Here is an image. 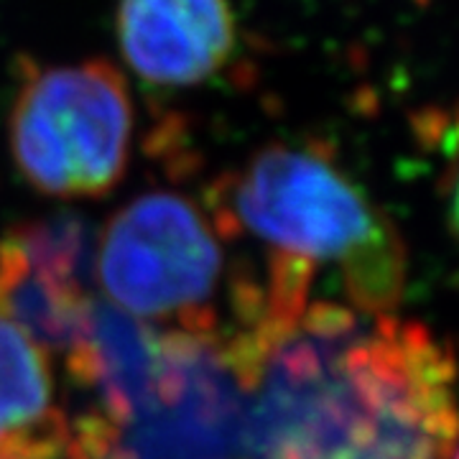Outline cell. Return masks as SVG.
<instances>
[{"mask_svg": "<svg viewBox=\"0 0 459 459\" xmlns=\"http://www.w3.org/2000/svg\"><path fill=\"white\" fill-rule=\"evenodd\" d=\"M268 258L217 334L238 395L235 459H457L455 360L421 322L319 294Z\"/></svg>", "mask_w": 459, "mask_h": 459, "instance_id": "6da1fadb", "label": "cell"}, {"mask_svg": "<svg viewBox=\"0 0 459 459\" xmlns=\"http://www.w3.org/2000/svg\"><path fill=\"white\" fill-rule=\"evenodd\" d=\"M220 230H240L268 258L332 279L340 301L394 312L406 281L395 225L337 159L316 143H271L225 184Z\"/></svg>", "mask_w": 459, "mask_h": 459, "instance_id": "7a4b0ae2", "label": "cell"}, {"mask_svg": "<svg viewBox=\"0 0 459 459\" xmlns=\"http://www.w3.org/2000/svg\"><path fill=\"white\" fill-rule=\"evenodd\" d=\"M8 128L16 169L33 189L65 199L102 197L131 161V87L108 59L26 62Z\"/></svg>", "mask_w": 459, "mask_h": 459, "instance_id": "3957f363", "label": "cell"}, {"mask_svg": "<svg viewBox=\"0 0 459 459\" xmlns=\"http://www.w3.org/2000/svg\"><path fill=\"white\" fill-rule=\"evenodd\" d=\"M225 271L217 228L177 192H146L102 232L95 276L115 309L141 322L214 337L212 301Z\"/></svg>", "mask_w": 459, "mask_h": 459, "instance_id": "277c9868", "label": "cell"}, {"mask_svg": "<svg viewBox=\"0 0 459 459\" xmlns=\"http://www.w3.org/2000/svg\"><path fill=\"white\" fill-rule=\"evenodd\" d=\"M95 246L82 217L51 214L0 240V319L44 352L69 355L82 340L95 299Z\"/></svg>", "mask_w": 459, "mask_h": 459, "instance_id": "5b68a950", "label": "cell"}, {"mask_svg": "<svg viewBox=\"0 0 459 459\" xmlns=\"http://www.w3.org/2000/svg\"><path fill=\"white\" fill-rule=\"evenodd\" d=\"M195 334L159 332L113 304H98L66 355L72 377L98 398L100 419L117 429L164 409Z\"/></svg>", "mask_w": 459, "mask_h": 459, "instance_id": "8992f818", "label": "cell"}, {"mask_svg": "<svg viewBox=\"0 0 459 459\" xmlns=\"http://www.w3.org/2000/svg\"><path fill=\"white\" fill-rule=\"evenodd\" d=\"M126 65L156 87H197L232 62L240 31L230 0H117Z\"/></svg>", "mask_w": 459, "mask_h": 459, "instance_id": "52a82bcc", "label": "cell"}, {"mask_svg": "<svg viewBox=\"0 0 459 459\" xmlns=\"http://www.w3.org/2000/svg\"><path fill=\"white\" fill-rule=\"evenodd\" d=\"M72 439V421L54 403L47 352L0 319V452H54Z\"/></svg>", "mask_w": 459, "mask_h": 459, "instance_id": "ba28073f", "label": "cell"}, {"mask_svg": "<svg viewBox=\"0 0 459 459\" xmlns=\"http://www.w3.org/2000/svg\"><path fill=\"white\" fill-rule=\"evenodd\" d=\"M72 459H141L123 442L120 431L98 413L72 424Z\"/></svg>", "mask_w": 459, "mask_h": 459, "instance_id": "9c48e42d", "label": "cell"}, {"mask_svg": "<svg viewBox=\"0 0 459 459\" xmlns=\"http://www.w3.org/2000/svg\"><path fill=\"white\" fill-rule=\"evenodd\" d=\"M0 459H72V439L65 449L54 452H0Z\"/></svg>", "mask_w": 459, "mask_h": 459, "instance_id": "30bf717a", "label": "cell"}]
</instances>
